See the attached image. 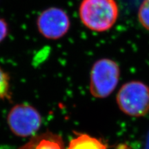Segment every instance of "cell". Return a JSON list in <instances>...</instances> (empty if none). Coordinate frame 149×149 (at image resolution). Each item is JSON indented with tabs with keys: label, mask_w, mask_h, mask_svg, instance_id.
<instances>
[{
	"label": "cell",
	"mask_w": 149,
	"mask_h": 149,
	"mask_svg": "<svg viewBox=\"0 0 149 149\" xmlns=\"http://www.w3.org/2000/svg\"><path fill=\"white\" fill-rule=\"evenodd\" d=\"M8 33V26L6 22L2 19H0V42H2Z\"/></svg>",
	"instance_id": "30bf717a"
},
{
	"label": "cell",
	"mask_w": 149,
	"mask_h": 149,
	"mask_svg": "<svg viewBox=\"0 0 149 149\" xmlns=\"http://www.w3.org/2000/svg\"><path fill=\"white\" fill-rule=\"evenodd\" d=\"M145 149H149V134L148 136V138H147V141L146 143V146H145Z\"/></svg>",
	"instance_id": "8fae6325"
},
{
	"label": "cell",
	"mask_w": 149,
	"mask_h": 149,
	"mask_svg": "<svg viewBox=\"0 0 149 149\" xmlns=\"http://www.w3.org/2000/svg\"><path fill=\"white\" fill-rule=\"evenodd\" d=\"M9 95V77L3 70L0 68V99H4Z\"/></svg>",
	"instance_id": "9c48e42d"
},
{
	"label": "cell",
	"mask_w": 149,
	"mask_h": 149,
	"mask_svg": "<svg viewBox=\"0 0 149 149\" xmlns=\"http://www.w3.org/2000/svg\"><path fill=\"white\" fill-rule=\"evenodd\" d=\"M39 32L48 40H58L66 34L70 22L68 15L59 8L52 7L43 11L37 21Z\"/></svg>",
	"instance_id": "5b68a950"
},
{
	"label": "cell",
	"mask_w": 149,
	"mask_h": 149,
	"mask_svg": "<svg viewBox=\"0 0 149 149\" xmlns=\"http://www.w3.org/2000/svg\"><path fill=\"white\" fill-rule=\"evenodd\" d=\"M117 103L128 116H144L149 111V87L139 81L124 84L117 93Z\"/></svg>",
	"instance_id": "7a4b0ae2"
},
{
	"label": "cell",
	"mask_w": 149,
	"mask_h": 149,
	"mask_svg": "<svg viewBox=\"0 0 149 149\" xmlns=\"http://www.w3.org/2000/svg\"><path fill=\"white\" fill-rule=\"evenodd\" d=\"M117 149H126V148L124 146V145H121V146H119Z\"/></svg>",
	"instance_id": "7c38bea8"
},
{
	"label": "cell",
	"mask_w": 149,
	"mask_h": 149,
	"mask_svg": "<svg viewBox=\"0 0 149 149\" xmlns=\"http://www.w3.org/2000/svg\"><path fill=\"white\" fill-rule=\"evenodd\" d=\"M79 13L86 27L95 32H104L115 24L119 8L115 0H82Z\"/></svg>",
	"instance_id": "6da1fadb"
},
{
	"label": "cell",
	"mask_w": 149,
	"mask_h": 149,
	"mask_svg": "<svg viewBox=\"0 0 149 149\" xmlns=\"http://www.w3.org/2000/svg\"><path fill=\"white\" fill-rule=\"evenodd\" d=\"M118 64L110 59H101L95 62L90 75V91L97 98H105L116 88L120 79Z\"/></svg>",
	"instance_id": "3957f363"
},
{
	"label": "cell",
	"mask_w": 149,
	"mask_h": 149,
	"mask_svg": "<svg viewBox=\"0 0 149 149\" xmlns=\"http://www.w3.org/2000/svg\"><path fill=\"white\" fill-rule=\"evenodd\" d=\"M138 19L141 25L149 31V0H143L139 6Z\"/></svg>",
	"instance_id": "ba28073f"
},
{
	"label": "cell",
	"mask_w": 149,
	"mask_h": 149,
	"mask_svg": "<svg viewBox=\"0 0 149 149\" xmlns=\"http://www.w3.org/2000/svg\"><path fill=\"white\" fill-rule=\"evenodd\" d=\"M8 124L11 131L19 137H29L36 133L42 124V118L35 108L29 104H18L10 110Z\"/></svg>",
	"instance_id": "277c9868"
},
{
	"label": "cell",
	"mask_w": 149,
	"mask_h": 149,
	"mask_svg": "<svg viewBox=\"0 0 149 149\" xmlns=\"http://www.w3.org/2000/svg\"><path fill=\"white\" fill-rule=\"evenodd\" d=\"M20 149H64L58 138L55 136L43 135L32 139Z\"/></svg>",
	"instance_id": "8992f818"
},
{
	"label": "cell",
	"mask_w": 149,
	"mask_h": 149,
	"mask_svg": "<svg viewBox=\"0 0 149 149\" xmlns=\"http://www.w3.org/2000/svg\"><path fill=\"white\" fill-rule=\"evenodd\" d=\"M68 149H107V147L99 139L82 134L70 141Z\"/></svg>",
	"instance_id": "52a82bcc"
}]
</instances>
